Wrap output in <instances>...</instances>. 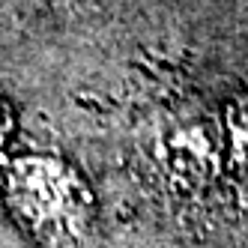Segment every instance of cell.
Listing matches in <instances>:
<instances>
[{"label": "cell", "mask_w": 248, "mask_h": 248, "mask_svg": "<svg viewBox=\"0 0 248 248\" xmlns=\"http://www.w3.org/2000/svg\"><path fill=\"white\" fill-rule=\"evenodd\" d=\"M9 206L39 239L69 245L90 224V194L57 158H21L6 173Z\"/></svg>", "instance_id": "obj_1"}, {"label": "cell", "mask_w": 248, "mask_h": 248, "mask_svg": "<svg viewBox=\"0 0 248 248\" xmlns=\"http://www.w3.org/2000/svg\"><path fill=\"white\" fill-rule=\"evenodd\" d=\"M48 3L54 6L57 12H63V15H81L87 9H93L96 0H48Z\"/></svg>", "instance_id": "obj_2"}, {"label": "cell", "mask_w": 248, "mask_h": 248, "mask_svg": "<svg viewBox=\"0 0 248 248\" xmlns=\"http://www.w3.org/2000/svg\"><path fill=\"white\" fill-rule=\"evenodd\" d=\"M6 135H9V114H6V105L0 102V150L6 144Z\"/></svg>", "instance_id": "obj_3"}]
</instances>
